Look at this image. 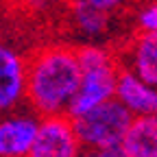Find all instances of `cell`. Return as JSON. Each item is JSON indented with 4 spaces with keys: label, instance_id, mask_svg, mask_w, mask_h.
<instances>
[{
    "label": "cell",
    "instance_id": "cell-9",
    "mask_svg": "<svg viewBox=\"0 0 157 157\" xmlns=\"http://www.w3.org/2000/svg\"><path fill=\"white\" fill-rule=\"evenodd\" d=\"M122 148L129 157H157V116L133 118Z\"/></svg>",
    "mask_w": 157,
    "mask_h": 157
},
{
    "label": "cell",
    "instance_id": "cell-11",
    "mask_svg": "<svg viewBox=\"0 0 157 157\" xmlns=\"http://www.w3.org/2000/svg\"><path fill=\"white\" fill-rule=\"evenodd\" d=\"M137 26H140V33L157 35V0H151L137 11Z\"/></svg>",
    "mask_w": 157,
    "mask_h": 157
},
{
    "label": "cell",
    "instance_id": "cell-6",
    "mask_svg": "<svg viewBox=\"0 0 157 157\" xmlns=\"http://www.w3.org/2000/svg\"><path fill=\"white\" fill-rule=\"evenodd\" d=\"M35 111H13L0 118V157H29L39 131Z\"/></svg>",
    "mask_w": 157,
    "mask_h": 157
},
{
    "label": "cell",
    "instance_id": "cell-15",
    "mask_svg": "<svg viewBox=\"0 0 157 157\" xmlns=\"http://www.w3.org/2000/svg\"><path fill=\"white\" fill-rule=\"evenodd\" d=\"M66 2H70V5H74V2H78V0H66Z\"/></svg>",
    "mask_w": 157,
    "mask_h": 157
},
{
    "label": "cell",
    "instance_id": "cell-4",
    "mask_svg": "<svg viewBox=\"0 0 157 157\" xmlns=\"http://www.w3.org/2000/svg\"><path fill=\"white\" fill-rule=\"evenodd\" d=\"M83 146L76 137L70 116L42 118L29 157H81Z\"/></svg>",
    "mask_w": 157,
    "mask_h": 157
},
{
    "label": "cell",
    "instance_id": "cell-14",
    "mask_svg": "<svg viewBox=\"0 0 157 157\" xmlns=\"http://www.w3.org/2000/svg\"><path fill=\"white\" fill-rule=\"evenodd\" d=\"M17 2H22V5H26V7H35V5H39V2H44V0H17Z\"/></svg>",
    "mask_w": 157,
    "mask_h": 157
},
{
    "label": "cell",
    "instance_id": "cell-10",
    "mask_svg": "<svg viewBox=\"0 0 157 157\" xmlns=\"http://www.w3.org/2000/svg\"><path fill=\"white\" fill-rule=\"evenodd\" d=\"M72 24L85 37H101L109 31V13L85 0L72 5Z\"/></svg>",
    "mask_w": 157,
    "mask_h": 157
},
{
    "label": "cell",
    "instance_id": "cell-2",
    "mask_svg": "<svg viewBox=\"0 0 157 157\" xmlns=\"http://www.w3.org/2000/svg\"><path fill=\"white\" fill-rule=\"evenodd\" d=\"M78 63H81V87L70 107V118L83 116L92 111L94 107L109 103L116 98V85L118 76H120L122 66L118 63V59L101 46H83L76 50Z\"/></svg>",
    "mask_w": 157,
    "mask_h": 157
},
{
    "label": "cell",
    "instance_id": "cell-5",
    "mask_svg": "<svg viewBox=\"0 0 157 157\" xmlns=\"http://www.w3.org/2000/svg\"><path fill=\"white\" fill-rule=\"evenodd\" d=\"M26 61L0 42V118L17 111L26 101Z\"/></svg>",
    "mask_w": 157,
    "mask_h": 157
},
{
    "label": "cell",
    "instance_id": "cell-7",
    "mask_svg": "<svg viewBox=\"0 0 157 157\" xmlns=\"http://www.w3.org/2000/svg\"><path fill=\"white\" fill-rule=\"evenodd\" d=\"M116 101L133 118L157 116V87L144 83L129 70H120L116 85Z\"/></svg>",
    "mask_w": 157,
    "mask_h": 157
},
{
    "label": "cell",
    "instance_id": "cell-13",
    "mask_svg": "<svg viewBox=\"0 0 157 157\" xmlns=\"http://www.w3.org/2000/svg\"><path fill=\"white\" fill-rule=\"evenodd\" d=\"M85 2H90V5H94V7H98V9L111 13V11H116L118 7H120L124 0H85Z\"/></svg>",
    "mask_w": 157,
    "mask_h": 157
},
{
    "label": "cell",
    "instance_id": "cell-1",
    "mask_svg": "<svg viewBox=\"0 0 157 157\" xmlns=\"http://www.w3.org/2000/svg\"><path fill=\"white\" fill-rule=\"evenodd\" d=\"M26 103L39 118L68 116L81 87V63L76 50L68 46H48L37 50L29 61Z\"/></svg>",
    "mask_w": 157,
    "mask_h": 157
},
{
    "label": "cell",
    "instance_id": "cell-3",
    "mask_svg": "<svg viewBox=\"0 0 157 157\" xmlns=\"http://www.w3.org/2000/svg\"><path fill=\"white\" fill-rule=\"evenodd\" d=\"M133 116L113 98L109 103L94 107L92 111L72 118L76 137L83 151H98L109 146H122Z\"/></svg>",
    "mask_w": 157,
    "mask_h": 157
},
{
    "label": "cell",
    "instance_id": "cell-12",
    "mask_svg": "<svg viewBox=\"0 0 157 157\" xmlns=\"http://www.w3.org/2000/svg\"><path fill=\"white\" fill-rule=\"evenodd\" d=\"M81 157H129L122 146H109V148H98V151H83Z\"/></svg>",
    "mask_w": 157,
    "mask_h": 157
},
{
    "label": "cell",
    "instance_id": "cell-8",
    "mask_svg": "<svg viewBox=\"0 0 157 157\" xmlns=\"http://www.w3.org/2000/svg\"><path fill=\"white\" fill-rule=\"evenodd\" d=\"M122 70L157 87V35L137 33L122 52Z\"/></svg>",
    "mask_w": 157,
    "mask_h": 157
}]
</instances>
